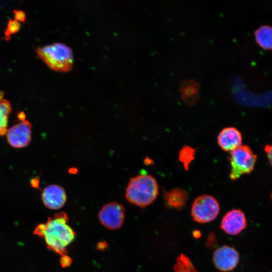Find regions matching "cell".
I'll return each instance as SVG.
<instances>
[{"label":"cell","instance_id":"5","mask_svg":"<svg viewBox=\"0 0 272 272\" xmlns=\"http://www.w3.org/2000/svg\"><path fill=\"white\" fill-rule=\"evenodd\" d=\"M220 212V205L212 195H201L195 199L191 209L193 220L199 223H206L215 220Z\"/></svg>","mask_w":272,"mask_h":272},{"label":"cell","instance_id":"2","mask_svg":"<svg viewBox=\"0 0 272 272\" xmlns=\"http://www.w3.org/2000/svg\"><path fill=\"white\" fill-rule=\"evenodd\" d=\"M159 193L156 179L149 174H140L131 178L125 190V198L129 202L140 207L151 205Z\"/></svg>","mask_w":272,"mask_h":272},{"label":"cell","instance_id":"19","mask_svg":"<svg viewBox=\"0 0 272 272\" xmlns=\"http://www.w3.org/2000/svg\"><path fill=\"white\" fill-rule=\"evenodd\" d=\"M264 150L266 152L267 158H268L269 162L271 164V147L270 145H266L265 147Z\"/></svg>","mask_w":272,"mask_h":272},{"label":"cell","instance_id":"17","mask_svg":"<svg viewBox=\"0 0 272 272\" xmlns=\"http://www.w3.org/2000/svg\"><path fill=\"white\" fill-rule=\"evenodd\" d=\"M15 19L17 21L24 22L25 20V14L22 11H14Z\"/></svg>","mask_w":272,"mask_h":272},{"label":"cell","instance_id":"15","mask_svg":"<svg viewBox=\"0 0 272 272\" xmlns=\"http://www.w3.org/2000/svg\"><path fill=\"white\" fill-rule=\"evenodd\" d=\"M195 150L188 146H184L180 150L179 160L182 163L184 168L187 170L191 162L194 159Z\"/></svg>","mask_w":272,"mask_h":272},{"label":"cell","instance_id":"4","mask_svg":"<svg viewBox=\"0 0 272 272\" xmlns=\"http://www.w3.org/2000/svg\"><path fill=\"white\" fill-rule=\"evenodd\" d=\"M229 159L231 165L229 176L231 180H236L252 171L257 156L249 146L241 145L230 152Z\"/></svg>","mask_w":272,"mask_h":272},{"label":"cell","instance_id":"13","mask_svg":"<svg viewBox=\"0 0 272 272\" xmlns=\"http://www.w3.org/2000/svg\"><path fill=\"white\" fill-rule=\"evenodd\" d=\"M256 43L266 50L271 49L272 28L267 25H262L254 31Z\"/></svg>","mask_w":272,"mask_h":272},{"label":"cell","instance_id":"9","mask_svg":"<svg viewBox=\"0 0 272 272\" xmlns=\"http://www.w3.org/2000/svg\"><path fill=\"white\" fill-rule=\"evenodd\" d=\"M245 214L239 209H233L223 217L220 228L227 234L236 235L242 232L246 227Z\"/></svg>","mask_w":272,"mask_h":272},{"label":"cell","instance_id":"14","mask_svg":"<svg viewBox=\"0 0 272 272\" xmlns=\"http://www.w3.org/2000/svg\"><path fill=\"white\" fill-rule=\"evenodd\" d=\"M12 108L10 102L0 94V136L7 133L8 119Z\"/></svg>","mask_w":272,"mask_h":272},{"label":"cell","instance_id":"12","mask_svg":"<svg viewBox=\"0 0 272 272\" xmlns=\"http://www.w3.org/2000/svg\"><path fill=\"white\" fill-rule=\"evenodd\" d=\"M188 196L184 189L175 188L164 194V199L168 207L176 209H181L185 204Z\"/></svg>","mask_w":272,"mask_h":272},{"label":"cell","instance_id":"16","mask_svg":"<svg viewBox=\"0 0 272 272\" xmlns=\"http://www.w3.org/2000/svg\"><path fill=\"white\" fill-rule=\"evenodd\" d=\"M20 29V24L19 22L14 20H10L6 31L5 32L6 39H10V36L14 33L18 32Z\"/></svg>","mask_w":272,"mask_h":272},{"label":"cell","instance_id":"3","mask_svg":"<svg viewBox=\"0 0 272 272\" xmlns=\"http://www.w3.org/2000/svg\"><path fill=\"white\" fill-rule=\"evenodd\" d=\"M36 52L38 57L55 71L67 72L72 68L73 53L70 48L64 44L55 43L39 47Z\"/></svg>","mask_w":272,"mask_h":272},{"label":"cell","instance_id":"1","mask_svg":"<svg viewBox=\"0 0 272 272\" xmlns=\"http://www.w3.org/2000/svg\"><path fill=\"white\" fill-rule=\"evenodd\" d=\"M68 221L66 213H57L49 217L45 223L38 225L34 234L44 239L48 249L61 256L66 255V247L75 238V232Z\"/></svg>","mask_w":272,"mask_h":272},{"label":"cell","instance_id":"6","mask_svg":"<svg viewBox=\"0 0 272 272\" xmlns=\"http://www.w3.org/2000/svg\"><path fill=\"white\" fill-rule=\"evenodd\" d=\"M101 224L109 230L119 229L123 224L125 218L123 206L116 202H111L104 205L98 214Z\"/></svg>","mask_w":272,"mask_h":272},{"label":"cell","instance_id":"7","mask_svg":"<svg viewBox=\"0 0 272 272\" xmlns=\"http://www.w3.org/2000/svg\"><path fill=\"white\" fill-rule=\"evenodd\" d=\"M32 124L27 120H23L13 125L7 132L9 144L15 148L27 146L31 140Z\"/></svg>","mask_w":272,"mask_h":272},{"label":"cell","instance_id":"11","mask_svg":"<svg viewBox=\"0 0 272 272\" xmlns=\"http://www.w3.org/2000/svg\"><path fill=\"white\" fill-rule=\"evenodd\" d=\"M217 142L221 148L226 152H232L242 145V137L237 128L228 127L219 133Z\"/></svg>","mask_w":272,"mask_h":272},{"label":"cell","instance_id":"8","mask_svg":"<svg viewBox=\"0 0 272 272\" xmlns=\"http://www.w3.org/2000/svg\"><path fill=\"white\" fill-rule=\"evenodd\" d=\"M213 260L218 269L229 271L234 269L237 265L239 254L233 247L224 245L215 251Z\"/></svg>","mask_w":272,"mask_h":272},{"label":"cell","instance_id":"18","mask_svg":"<svg viewBox=\"0 0 272 272\" xmlns=\"http://www.w3.org/2000/svg\"><path fill=\"white\" fill-rule=\"evenodd\" d=\"M71 260L70 257L67 256L66 255H64L62 256V257L60 259V263L62 266H69L71 264Z\"/></svg>","mask_w":272,"mask_h":272},{"label":"cell","instance_id":"10","mask_svg":"<svg viewBox=\"0 0 272 272\" xmlns=\"http://www.w3.org/2000/svg\"><path fill=\"white\" fill-rule=\"evenodd\" d=\"M41 198L44 206L51 210L61 208L66 200L64 189L57 185H50L43 189Z\"/></svg>","mask_w":272,"mask_h":272}]
</instances>
